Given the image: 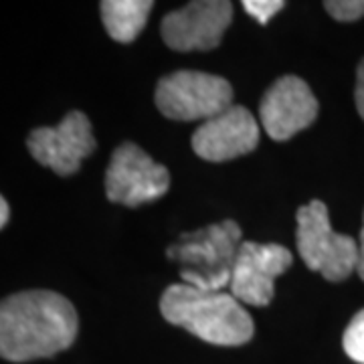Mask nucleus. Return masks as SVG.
<instances>
[{"instance_id":"1","label":"nucleus","mask_w":364,"mask_h":364,"mask_svg":"<svg viewBox=\"0 0 364 364\" xmlns=\"http://www.w3.org/2000/svg\"><path fill=\"white\" fill-rule=\"evenodd\" d=\"M77 328V312L61 294H14L0 306V354L11 363L49 358L73 344Z\"/></svg>"},{"instance_id":"2","label":"nucleus","mask_w":364,"mask_h":364,"mask_svg":"<svg viewBox=\"0 0 364 364\" xmlns=\"http://www.w3.org/2000/svg\"><path fill=\"white\" fill-rule=\"evenodd\" d=\"M164 320L217 346H241L253 338V320L231 294L207 291L188 284L166 287L160 298Z\"/></svg>"},{"instance_id":"3","label":"nucleus","mask_w":364,"mask_h":364,"mask_svg":"<svg viewBox=\"0 0 364 364\" xmlns=\"http://www.w3.org/2000/svg\"><path fill=\"white\" fill-rule=\"evenodd\" d=\"M239 247V225L223 221L195 233H184L176 245H170L166 255L182 265L181 277L184 284L207 291H221L225 286H231Z\"/></svg>"},{"instance_id":"4","label":"nucleus","mask_w":364,"mask_h":364,"mask_svg":"<svg viewBox=\"0 0 364 364\" xmlns=\"http://www.w3.org/2000/svg\"><path fill=\"white\" fill-rule=\"evenodd\" d=\"M296 235L299 257L308 269L322 273L328 282H342L356 272L358 241L332 229L322 200H310L298 208Z\"/></svg>"},{"instance_id":"5","label":"nucleus","mask_w":364,"mask_h":364,"mask_svg":"<svg viewBox=\"0 0 364 364\" xmlns=\"http://www.w3.org/2000/svg\"><path fill=\"white\" fill-rule=\"evenodd\" d=\"M158 109L178 122H207L233 105V87L227 79L203 71H174L156 85Z\"/></svg>"},{"instance_id":"6","label":"nucleus","mask_w":364,"mask_h":364,"mask_svg":"<svg viewBox=\"0 0 364 364\" xmlns=\"http://www.w3.org/2000/svg\"><path fill=\"white\" fill-rule=\"evenodd\" d=\"M170 174L154 162L140 146L126 142L117 146L105 170V195L112 203L138 207L166 195Z\"/></svg>"},{"instance_id":"7","label":"nucleus","mask_w":364,"mask_h":364,"mask_svg":"<svg viewBox=\"0 0 364 364\" xmlns=\"http://www.w3.org/2000/svg\"><path fill=\"white\" fill-rule=\"evenodd\" d=\"M26 148L31 156L53 172L69 176L95 150L90 117L83 112H69L57 126L37 128L28 134Z\"/></svg>"},{"instance_id":"8","label":"nucleus","mask_w":364,"mask_h":364,"mask_svg":"<svg viewBox=\"0 0 364 364\" xmlns=\"http://www.w3.org/2000/svg\"><path fill=\"white\" fill-rule=\"evenodd\" d=\"M233 18V4L227 0H195L172 11L160 25L162 39L174 51H210L221 45Z\"/></svg>"},{"instance_id":"9","label":"nucleus","mask_w":364,"mask_h":364,"mask_svg":"<svg viewBox=\"0 0 364 364\" xmlns=\"http://www.w3.org/2000/svg\"><path fill=\"white\" fill-rule=\"evenodd\" d=\"M291 253L284 245L243 241L231 275V296L249 306H269L275 291V277L291 267Z\"/></svg>"},{"instance_id":"10","label":"nucleus","mask_w":364,"mask_h":364,"mask_svg":"<svg viewBox=\"0 0 364 364\" xmlns=\"http://www.w3.org/2000/svg\"><path fill=\"white\" fill-rule=\"evenodd\" d=\"M318 102L310 85L296 75L279 77L265 91L259 105L263 130L275 142H286L298 132L312 126Z\"/></svg>"},{"instance_id":"11","label":"nucleus","mask_w":364,"mask_h":364,"mask_svg":"<svg viewBox=\"0 0 364 364\" xmlns=\"http://www.w3.org/2000/svg\"><path fill=\"white\" fill-rule=\"evenodd\" d=\"M259 144V124L247 107L231 105L203 122L193 134V150L208 162H227L249 154Z\"/></svg>"},{"instance_id":"12","label":"nucleus","mask_w":364,"mask_h":364,"mask_svg":"<svg viewBox=\"0 0 364 364\" xmlns=\"http://www.w3.org/2000/svg\"><path fill=\"white\" fill-rule=\"evenodd\" d=\"M152 6L150 0H104L100 9L107 35L117 43H132L142 33Z\"/></svg>"},{"instance_id":"13","label":"nucleus","mask_w":364,"mask_h":364,"mask_svg":"<svg viewBox=\"0 0 364 364\" xmlns=\"http://www.w3.org/2000/svg\"><path fill=\"white\" fill-rule=\"evenodd\" d=\"M342 344H344V352L354 363L364 364V310L352 318V322L344 332Z\"/></svg>"},{"instance_id":"14","label":"nucleus","mask_w":364,"mask_h":364,"mask_svg":"<svg viewBox=\"0 0 364 364\" xmlns=\"http://www.w3.org/2000/svg\"><path fill=\"white\" fill-rule=\"evenodd\" d=\"M324 9L340 23H352L364 16V0H328Z\"/></svg>"},{"instance_id":"15","label":"nucleus","mask_w":364,"mask_h":364,"mask_svg":"<svg viewBox=\"0 0 364 364\" xmlns=\"http://www.w3.org/2000/svg\"><path fill=\"white\" fill-rule=\"evenodd\" d=\"M286 6V2L282 0H245L243 9L245 13L251 14L259 25H267L273 14H277Z\"/></svg>"},{"instance_id":"16","label":"nucleus","mask_w":364,"mask_h":364,"mask_svg":"<svg viewBox=\"0 0 364 364\" xmlns=\"http://www.w3.org/2000/svg\"><path fill=\"white\" fill-rule=\"evenodd\" d=\"M354 100H356V109L364 119V59L358 65V73H356V91H354Z\"/></svg>"},{"instance_id":"17","label":"nucleus","mask_w":364,"mask_h":364,"mask_svg":"<svg viewBox=\"0 0 364 364\" xmlns=\"http://www.w3.org/2000/svg\"><path fill=\"white\" fill-rule=\"evenodd\" d=\"M356 273L360 275V279L364 282V217H363L360 237H358V265H356Z\"/></svg>"},{"instance_id":"18","label":"nucleus","mask_w":364,"mask_h":364,"mask_svg":"<svg viewBox=\"0 0 364 364\" xmlns=\"http://www.w3.org/2000/svg\"><path fill=\"white\" fill-rule=\"evenodd\" d=\"M9 217H11V208H9V203H6V198H0V227H6Z\"/></svg>"}]
</instances>
